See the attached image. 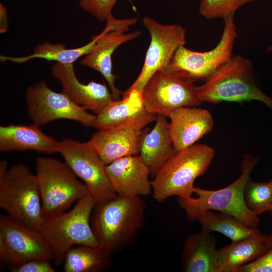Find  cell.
Returning <instances> with one entry per match:
<instances>
[{
  "mask_svg": "<svg viewBox=\"0 0 272 272\" xmlns=\"http://www.w3.org/2000/svg\"><path fill=\"white\" fill-rule=\"evenodd\" d=\"M146 210L138 196L117 195L96 203L90 224L99 245L112 253L130 244L144 226Z\"/></svg>",
  "mask_w": 272,
  "mask_h": 272,
  "instance_id": "6da1fadb",
  "label": "cell"
},
{
  "mask_svg": "<svg viewBox=\"0 0 272 272\" xmlns=\"http://www.w3.org/2000/svg\"><path fill=\"white\" fill-rule=\"evenodd\" d=\"M258 160L257 157L246 154L241 164V175L226 187L215 190L194 186L193 193L196 197H177L179 205L188 219L194 221L204 212L216 210L231 215L247 226L257 229L260 220L247 208L243 199V190Z\"/></svg>",
  "mask_w": 272,
  "mask_h": 272,
  "instance_id": "7a4b0ae2",
  "label": "cell"
},
{
  "mask_svg": "<svg viewBox=\"0 0 272 272\" xmlns=\"http://www.w3.org/2000/svg\"><path fill=\"white\" fill-rule=\"evenodd\" d=\"M214 155V149L204 144L176 151L151 181L154 198L162 202L174 195L191 196L195 180L206 172Z\"/></svg>",
  "mask_w": 272,
  "mask_h": 272,
  "instance_id": "3957f363",
  "label": "cell"
},
{
  "mask_svg": "<svg viewBox=\"0 0 272 272\" xmlns=\"http://www.w3.org/2000/svg\"><path fill=\"white\" fill-rule=\"evenodd\" d=\"M197 87L202 102L217 104L256 100L265 104L272 112V98L261 90L252 61L243 56L233 55L220 70Z\"/></svg>",
  "mask_w": 272,
  "mask_h": 272,
  "instance_id": "277c9868",
  "label": "cell"
},
{
  "mask_svg": "<svg viewBox=\"0 0 272 272\" xmlns=\"http://www.w3.org/2000/svg\"><path fill=\"white\" fill-rule=\"evenodd\" d=\"M95 205L88 193L71 210L44 219L40 232L51 249L56 265L64 262L66 253L75 245L100 246L90 224Z\"/></svg>",
  "mask_w": 272,
  "mask_h": 272,
  "instance_id": "5b68a950",
  "label": "cell"
},
{
  "mask_svg": "<svg viewBox=\"0 0 272 272\" xmlns=\"http://www.w3.org/2000/svg\"><path fill=\"white\" fill-rule=\"evenodd\" d=\"M0 207L11 218L40 232L44 218L38 179L25 164L13 165L0 180Z\"/></svg>",
  "mask_w": 272,
  "mask_h": 272,
  "instance_id": "8992f818",
  "label": "cell"
},
{
  "mask_svg": "<svg viewBox=\"0 0 272 272\" xmlns=\"http://www.w3.org/2000/svg\"><path fill=\"white\" fill-rule=\"evenodd\" d=\"M35 165L44 219L66 211L89 193L85 184L64 162L39 157Z\"/></svg>",
  "mask_w": 272,
  "mask_h": 272,
  "instance_id": "52a82bcc",
  "label": "cell"
},
{
  "mask_svg": "<svg viewBox=\"0 0 272 272\" xmlns=\"http://www.w3.org/2000/svg\"><path fill=\"white\" fill-rule=\"evenodd\" d=\"M234 16L224 19L221 37L212 49L195 51L180 46L163 70L180 79L194 82L206 81L224 65L233 56L237 36Z\"/></svg>",
  "mask_w": 272,
  "mask_h": 272,
  "instance_id": "ba28073f",
  "label": "cell"
},
{
  "mask_svg": "<svg viewBox=\"0 0 272 272\" xmlns=\"http://www.w3.org/2000/svg\"><path fill=\"white\" fill-rule=\"evenodd\" d=\"M58 153L75 175L84 181L96 203L117 196L108 179L106 165L88 142L64 139L59 142Z\"/></svg>",
  "mask_w": 272,
  "mask_h": 272,
  "instance_id": "9c48e42d",
  "label": "cell"
},
{
  "mask_svg": "<svg viewBox=\"0 0 272 272\" xmlns=\"http://www.w3.org/2000/svg\"><path fill=\"white\" fill-rule=\"evenodd\" d=\"M26 102L28 117L39 126L53 120L68 119L94 127L96 120V115L87 112L62 92L52 91L44 81L27 88Z\"/></svg>",
  "mask_w": 272,
  "mask_h": 272,
  "instance_id": "30bf717a",
  "label": "cell"
},
{
  "mask_svg": "<svg viewBox=\"0 0 272 272\" xmlns=\"http://www.w3.org/2000/svg\"><path fill=\"white\" fill-rule=\"evenodd\" d=\"M0 258L9 268L35 259L51 261L50 247L41 233L8 215L0 217Z\"/></svg>",
  "mask_w": 272,
  "mask_h": 272,
  "instance_id": "8fae6325",
  "label": "cell"
},
{
  "mask_svg": "<svg viewBox=\"0 0 272 272\" xmlns=\"http://www.w3.org/2000/svg\"><path fill=\"white\" fill-rule=\"evenodd\" d=\"M142 22L150 34L151 41L141 71L127 92L134 90L142 93L150 79L163 71L177 49L186 43V32L180 25L162 24L149 17L143 18Z\"/></svg>",
  "mask_w": 272,
  "mask_h": 272,
  "instance_id": "7c38bea8",
  "label": "cell"
},
{
  "mask_svg": "<svg viewBox=\"0 0 272 272\" xmlns=\"http://www.w3.org/2000/svg\"><path fill=\"white\" fill-rule=\"evenodd\" d=\"M142 95L144 105L149 112L166 117L176 109L196 107L202 103L198 87L193 82L164 71L157 72L150 79Z\"/></svg>",
  "mask_w": 272,
  "mask_h": 272,
  "instance_id": "4fadbf2b",
  "label": "cell"
},
{
  "mask_svg": "<svg viewBox=\"0 0 272 272\" xmlns=\"http://www.w3.org/2000/svg\"><path fill=\"white\" fill-rule=\"evenodd\" d=\"M137 21L135 18L117 19L112 15L109 17L94 46L80 62L81 64L91 67L103 76L110 88L114 100L120 99L122 92L115 85L117 76L112 73V55L118 46L141 34L140 31L125 33Z\"/></svg>",
  "mask_w": 272,
  "mask_h": 272,
  "instance_id": "5bb4252c",
  "label": "cell"
},
{
  "mask_svg": "<svg viewBox=\"0 0 272 272\" xmlns=\"http://www.w3.org/2000/svg\"><path fill=\"white\" fill-rule=\"evenodd\" d=\"M122 99L112 100L99 114L94 127L98 130L121 128L142 129L156 121L157 115L146 108L142 93L136 91H123Z\"/></svg>",
  "mask_w": 272,
  "mask_h": 272,
  "instance_id": "9a60e30c",
  "label": "cell"
},
{
  "mask_svg": "<svg viewBox=\"0 0 272 272\" xmlns=\"http://www.w3.org/2000/svg\"><path fill=\"white\" fill-rule=\"evenodd\" d=\"M51 72L60 82L62 93L96 115L113 100L111 92L105 84L94 81L87 84L81 83L76 76L73 64L56 62L52 66Z\"/></svg>",
  "mask_w": 272,
  "mask_h": 272,
  "instance_id": "2e32d148",
  "label": "cell"
},
{
  "mask_svg": "<svg viewBox=\"0 0 272 272\" xmlns=\"http://www.w3.org/2000/svg\"><path fill=\"white\" fill-rule=\"evenodd\" d=\"M109 181L117 195L141 196L152 194L151 171L140 155L119 158L106 166Z\"/></svg>",
  "mask_w": 272,
  "mask_h": 272,
  "instance_id": "e0dca14e",
  "label": "cell"
},
{
  "mask_svg": "<svg viewBox=\"0 0 272 272\" xmlns=\"http://www.w3.org/2000/svg\"><path fill=\"white\" fill-rule=\"evenodd\" d=\"M168 117L169 132L176 151L190 147L209 133L214 125L209 111L196 107H182Z\"/></svg>",
  "mask_w": 272,
  "mask_h": 272,
  "instance_id": "ac0fdd59",
  "label": "cell"
},
{
  "mask_svg": "<svg viewBox=\"0 0 272 272\" xmlns=\"http://www.w3.org/2000/svg\"><path fill=\"white\" fill-rule=\"evenodd\" d=\"M59 142L44 133L39 126L9 124L0 126V152L33 150L51 154L58 153Z\"/></svg>",
  "mask_w": 272,
  "mask_h": 272,
  "instance_id": "d6986e66",
  "label": "cell"
},
{
  "mask_svg": "<svg viewBox=\"0 0 272 272\" xmlns=\"http://www.w3.org/2000/svg\"><path fill=\"white\" fill-rule=\"evenodd\" d=\"M143 129L98 130L88 142L104 164L107 165L119 158L139 153Z\"/></svg>",
  "mask_w": 272,
  "mask_h": 272,
  "instance_id": "ffe728a7",
  "label": "cell"
},
{
  "mask_svg": "<svg viewBox=\"0 0 272 272\" xmlns=\"http://www.w3.org/2000/svg\"><path fill=\"white\" fill-rule=\"evenodd\" d=\"M211 233L201 230L185 239L181 257L185 272H220L216 240Z\"/></svg>",
  "mask_w": 272,
  "mask_h": 272,
  "instance_id": "44dd1931",
  "label": "cell"
},
{
  "mask_svg": "<svg viewBox=\"0 0 272 272\" xmlns=\"http://www.w3.org/2000/svg\"><path fill=\"white\" fill-rule=\"evenodd\" d=\"M176 152L170 136L166 117L157 115L152 130L143 129L139 145L140 156L154 177Z\"/></svg>",
  "mask_w": 272,
  "mask_h": 272,
  "instance_id": "7402d4cb",
  "label": "cell"
},
{
  "mask_svg": "<svg viewBox=\"0 0 272 272\" xmlns=\"http://www.w3.org/2000/svg\"><path fill=\"white\" fill-rule=\"evenodd\" d=\"M270 245V235H265L259 230L246 238L232 241L218 249L220 272H237L241 266L264 255Z\"/></svg>",
  "mask_w": 272,
  "mask_h": 272,
  "instance_id": "603a6c76",
  "label": "cell"
},
{
  "mask_svg": "<svg viewBox=\"0 0 272 272\" xmlns=\"http://www.w3.org/2000/svg\"><path fill=\"white\" fill-rule=\"evenodd\" d=\"M111 253L100 246L72 247L64 260L65 272H102L111 264Z\"/></svg>",
  "mask_w": 272,
  "mask_h": 272,
  "instance_id": "cb8c5ba5",
  "label": "cell"
},
{
  "mask_svg": "<svg viewBox=\"0 0 272 272\" xmlns=\"http://www.w3.org/2000/svg\"><path fill=\"white\" fill-rule=\"evenodd\" d=\"M99 37V34L94 36L88 43L72 49L66 48L62 44H53L45 42L36 47L34 52L29 55L18 57L1 55V60L2 61L9 60L21 63L34 58H42L63 64H73L78 58L91 51Z\"/></svg>",
  "mask_w": 272,
  "mask_h": 272,
  "instance_id": "d4e9b609",
  "label": "cell"
},
{
  "mask_svg": "<svg viewBox=\"0 0 272 272\" xmlns=\"http://www.w3.org/2000/svg\"><path fill=\"white\" fill-rule=\"evenodd\" d=\"M201 230L211 233L218 232L232 241L246 238L259 230L251 228L237 218L223 212L207 211L201 214L197 220Z\"/></svg>",
  "mask_w": 272,
  "mask_h": 272,
  "instance_id": "484cf974",
  "label": "cell"
},
{
  "mask_svg": "<svg viewBox=\"0 0 272 272\" xmlns=\"http://www.w3.org/2000/svg\"><path fill=\"white\" fill-rule=\"evenodd\" d=\"M243 199L247 208L258 216L272 209V183L255 182L249 179L243 190Z\"/></svg>",
  "mask_w": 272,
  "mask_h": 272,
  "instance_id": "4316f807",
  "label": "cell"
},
{
  "mask_svg": "<svg viewBox=\"0 0 272 272\" xmlns=\"http://www.w3.org/2000/svg\"><path fill=\"white\" fill-rule=\"evenodd\" d=\"M257 0H200L199 12L208 20L234 16L236 11L243 6Z\"/></svg>",
  "mask_w": 272,
  "mask_h": 272,
  "instance_id": "83f0119b",
  "label": "cell"
},
{
  "mask_svg": "<svg viewBox=\"0 0 272 272\" xmlns=\"http://www.w3.org/2000/svg\"><path fill=\"white\" fill-rule=\"evenodd\" d=\"M118 0H80V6L98 21H106L112 16V9ZM132 3V0H126Z\"/></svg>",
  "mask_w": 272,
  "mask_h": 272,
  "instance_id": "f1b7e54d",
  "label": "cell"
},
{
  "mask_svg": "<svg viewBox=\"0 0 272 272\" xmlns=\"http://www.w3.org/2000/svg\"><path fill=\"white\" fill-rule=\"evenodd\" d=\"M269 249L259 258L241 266L237 272H272V233Z\"/></svg>",
  "mask_w": 272,
  "mask_h": 272,
  "instance_id": "f546056e",
  "label": "cell"
},
{
  "mask_svg": "<svg viewBox=\"0 0 272 272\" xmlns=\"http://www.w3.org/2000/svg\"><path fill=\"white\" fill-rule=\"evenodd\" d=\"M50 262L46 260H32L10 269L12 272H55Z\"/></svg>",
  "mask_w": 272,
  "mask_h": 272,
  "instance_id": "4dcf8cb0",
  "label": "cell"
},
{
  "mask_svg": "<svg viewBox=\"0 0 272 272\" xmlns=\"http://www.w3.org/2000/svg\"><path fill=\"white\" fill-rule=\"evenodd\" d=\"M8 15L7 11L4 6L0 4V32L5 33L8 29Z\"/></svg>",
  "mask_w": 272,
  "mask_h": 272,
  "instance_id": "1f68e13d",
  "label": "cell"
},
{
  "mask_svg": "<svg viewBox=\"0 0 272 272\" xmlns=\"http://www.w3.org/2000/svg\"><path fill=\"white\" fill-rule=\"evenodd\" d=\"M266 52H272V44L267 47L266 50Z\"/></svg>",
  "mask_w": 272,
  "mask_h": 272,
  "instance_id": "d6a6232c",
  "label": "cell"
},
{
  "mask_svg": "<svg viewBox=\"0 0 272 272\" xmlns=\"http://www.w3.org/2000/svg\"><path fill=\"white\" fill-rule=\"evenodd\" d=\"M270 212L271 213V214L272 215V209L271 210V211Z\"/></svg>",
  "mask_w": 272,
  "mask_h": 272,
  "instance_id": "836d02e7",
  "label": "cell"
},
{
  "mask_svg": "<svg viewBox=\"0 0 272 272\" xmlns=\"http://www.w3.org/2000/svg\"><path fill=\"white\" fill-rule=\"evenodd\" d=\"M270 181L272 183V178H271V180Z\"/></svg>",
  "mask_w": 272,
  "mask_h": 272,
  "instance_id": "e575fe53",
  "label": "cell"
}]
</instances>
